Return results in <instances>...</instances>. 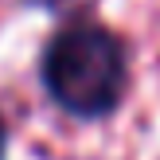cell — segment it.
Returning a JSON list of instances; mask_svg holds the SVG:
<instances>
[{"instance_id": "obj_1", "label": "cell", "mask_w": 160, "mask_h": 160, "mask_svg": "<svg viewBox=\"0 0 160 160\" xmlns=\"http://www.w3.org/2000/svg\"><path fill=\"white\" fill-rule=\"evenodd\" d=\"M43 78L62 109L78 117L109 113L125 90V51L113 31L98 23H74L47 47Z\"/></svg>"}, {"instance_id": "obj_2", "label": "cell", "mask_w": 160, "mask_h": 160, "mask_svg": "<svg viewBox=\"0 0 160 160\" xmlns=\"http://www.w3.org/2000/svg\"><path fill=\"white\" fill-rule=\"evenodd\" d=\"M39 4H47V8H70V4H82V0H39Z\"/></svg>"}, {"instance_id": "obj_3", "label": "cell", "mask_w": 160, "mask_h": 160, "mask_svg": "<svg viewBox=\"0 0 160 160\" xmlns=\"http://www.w3.org/2000/svg\"><path fill=\"white\" fill-rule=\"evenodd\" d=\"M0 148H4V125H0Z\"/></svg>"}]
</instances>
